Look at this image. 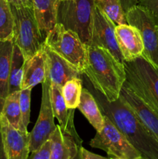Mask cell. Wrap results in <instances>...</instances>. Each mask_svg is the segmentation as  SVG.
I'll use <instances>...</instances> for the list:
<instances>
[{
    "label": "cell",
    "instance_id": "1",
    "mask_svg": "<svg viewBox=\"0 0 158 159\" xmlns=\"http://www.w3.org/2000/svg\"><path fill=\"white\" fill-rule=\"evenodd\" d=\"M82 84L88 89L95 99L101 112L107 116L115 126L125 135L129 142L147 159H158V141L144 127L134 112L119 97L109 102L84 74H81Z\"/></svg>",
    "mask_w": 158,
    "mask_h": 159
},
{
    "label": "cell",
    "instance_id": "2",
    "mask_svg": "<svg viewBox=\"0 0 158 159\" xmlns=\"http://www.w3.org/2000/svg\"><path fill=\"white\" fill-rule=\"evenodd\" d=\"M88 65L82 74L109 102L118 99L126 79L123 63L102 48L87 45Z\"/></svg>",
    "mask_w": 158,
    "mask_h": 159
},
{
    "label": "cell",
    "instance_id": "3",
    "mask_svg": "<svg viewBox=\"0 0 158 159\" xmlns=\"http://www.w3.org/2000/svg\"><path fill=\"white\" fill-rule=\"evenodd\" d=\"M123 65L130 88L158 115V68L142 56Z\"/></svg>",
    "mask_w": 158,
    "mask_h": 159
},
{
    "label": "cell",
    "instance_id": "4",
    "mask_svg": "<svg viewBox=\"0 0 158 159\" xmlns=\"http://www.w3.org/2000/svg\"><path fill=\"white\" fill-rule=\"evenodd\" d=\"M14 16L13 43L28 60L43 47L45 38L36 19L33 6L10 5Z\"/></svg>",
    "mask_w": 158,
    "mask_h": 159
},
{
    "label": "cell",
    "instance_id": "5",
    "mask_svg": "<svg viewBox=\"0 0 158 159\" xmlns=\"http://www.w3.org/2000/svg\"><path fill=\"white\" fill-rule=\"evenodd\" d=\"M44 44L81 74L84 72L88 65V48L75 32L57 23L48 34Z\"/></svg>",
    "mask_w": 158,
    "mask_h": 159
},
{
    "label": "cell",
    "instance_id": "6",
    "mask_svg": "<svg viewBox=\"0 0 158 159\" xmlns=\"http://www.w3.org/2000/svg\"><path fill=\"white\" fill-rule=\"evenodd\" d=\"M94 7V0H62L57 23L75 32L84 43L90 45Z\"/></svg>",
    "mask_w": 158,
    "mask_h": 159
},
{
    "label": "cell",
    "instance_id": "7",
    "mask_svg": "<svg viewBox=\"0 0 158 159\" xmlns=\"http://www.w3.org/2000/svg\"><path fill=\"white\" fill-rule=\"evenodd\" d=\"M127 23L137 28L143 43L142 57L158 68V20L139 5L125 13Z\"/></svg>",
    "mask_w": 158,
    "mask_h": 159
},
{
    "label": "cell",
    "instance_id": "8",
    "mask_svg": "<svg viewBox=\"0 0 158 159\" xmlns=\"http://www.w3.org/2000/svg\"><path fill=\"white\" fill-rule=\"evenodd\" d=\"M89 144L94 148L103 150L112 158L136 159L140 156L125 135L105 116H104L103 128L101 131L96 132Z\"/></svg>",
    "mask_w": 158,
    "mask_h": 159
},
{
    "label": "cell",
    "instance_id": "9",
    "mask_svg": "<svg viewBox=\"0 0 158 159\" xmlns=\"http://www.w3.org/2000/svg\"><path fill=\"white\" fill-rule=\"evenodd\" d=\"M50 79L46 75L42 83V99L40 114L32 131L29 133V153L36 152L44 143L50 139L51 135L56 130L50 100Z\"/></svg>",
    "mask_w": 158,
    "mask_h": 159
},
{
    "label": "cell",
    "instance_id": "10",
    "mask_svg": "<svg viewBox=\"0 0 158 159\" xmlns=\"http://www.w3.org/2000/svg\"><path fill=\"white\" fill-rule=\"evenodd\" d=\"M115 30L116 25L114 23L95 6L93 15L90 45L107 50L116 60L123 63L124 59L116 41Z\"/></svg>",
    "mask_w": 158,
    "mask_h": 159
},
{
    "label": "cell",
    "instance_id": "11",
    "mask_svg": "<svg viewBox=\"0 0 158 159\" xmlns=\"http://www.w3.org/2000/svg\"><path fill=\"white\" fill-rule=\"evenodd\" d=\"M0 133L7 159H28L29 156V132L11 126L2 115Z\"/></svg>",
    "mask_w": 158,
    "mask_h": 159
},
{
    "label": "cell",
    "instance_id": "12",
    "mask_svg": "<svg viewBox=\"0 0 158 159\" xmlns=\"http://www.w3.org/2000/svg\"><path fill=\"white\" fill-rule=\"evenodd\" d=\"M119 97L158 141V115L132 90L126 81L122 85Z\"/></svg>",
    "mask_w": 158,
    "mask_h": 159
},
{
    "label": "cell",
    "instance_id": "13",
    "mask_svg": "<svg viewBox=\"0 0 158 159\" xmlns=\"http://www.w3.org/2000/svg\"><path fill=\"white\" fill-rule=\"evenodd\" d=\"M116 38L122 57L125 61H131L142 56L143 43L139 31L132 25L116 26Z\"/></svg>",
    "mask_w": 158,
    "mask_h": 159
},
{
    "label": "cell",
    "instance_id": "14",
    "mask_svg": "<svg viewBox=\"0 0 158 159\" xmlns=\"http://www.w3.org/2000/svg\"><path fill=\"white\" fill-rule=\"evenodd\" d=\"M43 48L46 53V75L50 79L51 84L62 88L68 81L80 77L81 73L72 65L49 49L45 44Z\"/></svg>",
    "mask_w": 158,
    "mask_h": 159
},
{
    "label": "cell",
    "instance_id": "15",
    "mask_svg": "<svg viewBox=\"0 0 158 159\" xmlns=\"http://www.w3.org/2000/svg\"><path fill=\"white\" fill-rule=\"evenodd\" d=\"M51 148L50 159H72L82 146L81 138H76L71 134L64 132L57 125L50 137Z\"/></svg>",
    "mask_w": 158,
    "mask_h": 159
},
{
    "label": "cell",
    "instance_id": "16",
    "mask_svg": "<svg viewBox=\"0 0 158 159\" xmlns=\"http://www.w3.org/2000/svg\"><path fill=\"white\" fill-rule=\"evenodd\" d=\"M50 100L54 116L58 121L60 129L76 138H80L74 127V110H69L67 107L62 95L61 87L50 84Z\"/></svg>",
    "mask_w": 158,
    "mask_h": 159
},
{
    "label": "cell",
    "instance_id": "17",
    "mask_svg": "<svg viewBox=\"0 0 158 159\" xmlns=\"http://www.w3.org/2000/svg\"><path fill=\"white\" fill-rule=\"evenodd\" d=\"M46 53L43 47L32 57L25 61L21 89H33L38 84L43 83L46 78Z\"/></svg>",
    "mask_w": 158,
    "mask_h": 159
},
{
    "label": "cell",
    "instance_id": "18",
    "mask_svg": "<svg viewBox=\"0 0 158 159\" xmlns=\"http://www.w3.org/2000/svg\"><path fill=\"white\" fill-rule=\"evenodd\" d=\"M62 0H32L34 13L45 40L57 24V10Z\"/></svg>",
    "mask_w": 158,
    "mask_h": 159
},
{
    "label": "cell",
    "instance_id": "19",
    "mask_svg": "<svg viewBox=\"0 0 158 159\" xmlns=\"http://www.w3.org/2000/svg\"><path fill=\"white\" fill-rule=\"evenodd\" d=\"M77 109L81 112L88 122L96 130V132L102 130L104 127V115L93 95L89 90L83 86L80 102Z\"/></svg>",
    "mask_w": 158,
    "mask_h": 159
},
{
    "label": "cell",
    "instance_id": "20",
    "mask_svg": "<svg viewBox=\"0 0 158 159\" xmlns=\"http://www.w3.org/2000/svg\"><path fill=\"white\" fill-rule=\"evenodd\" d=\"M13 44V40L0 41V96L4 99L9 95V78Z\"/></svg>",
    "mask_w": 158,
    "mask_h": 159
},
{
    "label": "cell",
    "instance_id": "21",
    "mask_svg": "<svg viewBox=\"0 0 158 159\" xmlns=\"http://www.w3.org/2000/svg\"><path fill=\"white\" fill-rule=\"evenodd\" d=\"M20 91L9 93L5 99V104L2 110V116L7 120L9 124L15 129L27 131V129L22 124L21 111L20 105Z\"/></svg>",
    "mask_w": 158,
    "mask_h": 159
},
{
    "label": "cell",
    "instance_id": "22",
    "mask_svg": "<svg viewBox=\"0 0 158 159\" xmlns=\"http://www.w3.org/2000/svg\"><path fill=\"white\" fill-rule=\"evenodd\" d=\"M25 61L26 59L22 51L16 44L14 43L9 78V94L21 90V82Z\"/></svg>",
    "mask_w": 158,
    "mask_h": 159
},
{
    "label": "cell",
    "instance_id": "23",
    "mask_svg": "<svg viewBox=\"0 0 158 159\" xmlns=\"http://www.w3.org/2000/svg\"><path fill=\"white\" fill-rule=\"evenodd\" d=\"M94 5L103 12L116 26L126 24V17L119 0H94Z\"/></svg>",
    "mask_w": 158,
    "mask_h": 159
},
{
    "label": "cell",
    "instance_id": "24",
    "mask_svg": "<svg viewBox=\"0 0 158 159\" xmlns=\"http://www.w3.org/2000/svg\"><path fill=\"white\" fill-rule=\"evenodd\" d=\"M14 16L10 4L0 0V41L13 40Z\"/></svg>",
    "mask_w": 158,
    "mask_h": 159
},
{
    "label": "cell",
    "instance_id": "25",
    "mask_svg": "<svg viewBox=\"0 0 158 159\" xmlns=\"http://www.w3.org/2000/svg\"><path fill=\"white\" fill-rule=\"evenodd\" d=\"M83 84L81 77H76L68 81L62 86L61 92L65 104L69 110H75L80 102Z\"/></svg>",
    "mask_w": 158,
    "mask_h": 159
},
{
    "label": "cell",
    "instance_id": "26",
    "mask_svg": "<svg viewBox=\"0 0 158 159\" xmlns=\"http://www.w3.org/2000/svg\"><path fill=\"white\" fill-rule=\"evenodd\" d=\"M31 92L32 89H23L20 90V105L21 111L22 124L25 128L27 129L28 125L30 123V103Z\"/></svg>",
    "mask_w": 158,
    "mask_h": 159
},
{
    "label": "cell",
    "instance_id": "27",
    "mask_svg": "<svg viewBox=\"0 0 158 159\" xmlns=\"http://www.w3.org/2000/svg\"><path fill=\"white\" fill-rule=\"evenodd\" d=\"M51 141L48 140L46 143L41 146L40 149L30 153V156L28 159H50V158Z\"/></svg>",
    "mask_w": 158,
    "mask_h": 159
},
{
    "label": "cell",
    "instance_id": "28",
    "mask_svg": "<svg viewBox=\"0 0 158 159\" xmlns=\"http://www.w3.org/2000/svg\"><path fill=\"white\" fill-rule=\"evenodd\" d=\"M138 5L147 9L158 20V0H139Z\"/></svg>",
    "mask_w": 158,
    "mask_h": 159
},
{
    "label": "cell",
    "instance_id": "29",
    "mask_svg": "<svg viewBox=\"0 0 158 159\" xmlns=\"http://www.w3.org/2000/svg\"><path fill=\"white\" fill-rule=\"evenodd\" d=\"M80 153L82 159H109L105 158H104V157L101 156V155L92 153V152H89L88 150L85 149V148H83L82 146L80 148Z\"/></svg>",
    "mask_w": 158,
    "mask_h": 159
},
{
    "label": "cell",
    "instance_id": "30",
    "mask_svg": "<svg viewBox=\"0 0 158 159\" xmlns=\"http://www.w3.org/2000/svg\"><path fill=\"white\" fill-rule=\"evenodd\" d=\"M119 1L125 13H126L133 6L138 5V2H139V0H119Z\"/></svg>",
    "mask_w": 158,
    "mask_h": 159
},
{
    "label": "cell",
    "instance_id": "31",
    "mask_svg": "<svg viewBox=\"0 0 158 159\" xmlns=\"http://www.w3.org/2000/svg\"><path fill=\"white\" fill-rule=\"evenodd\" d=\"M15 6H33L32 0H6Z\"/></svg>",
    "mask_w": 158,
    "mask_h": 159
},
{
    "label": "cell",
    "instance_id": "32",
    "mask_svg": "<svg viewBox=\"0 0 158 159\" xmlns=\"http://www.w3.org/2000/svg\"><path fill=\"white\" fill-rule=\"evenodd\" d=\"M0 159H7L6 152H5L4 147H3L2 141L1 133H0Z\"/></svg>",
    "mask_w": 158,
    "mask_h": 159
},
{
    "label": "cell",
    "instance_id": "33",
    "mask_svg": "<svg viewBox=\"0 0 158 159\" xmlns=\"http://www.w3.org/2000/svg\"><path fill=\"white\" fill-rule=\"evenodd\" d=\"M4 104H5V99L0 96V119H1L2 114V110H3V107H4Z\"/></svg>",
    "mask_w": 158,
    "mask_h": 159
},
{
    "label": "cell",
    "instance_id": "34",
    "mask_svg": "<svg viewBox=\"0 0 158 159\" xmlns=\"http://www.w3.org/2000/svg\"><path fill=\"white\" fill-rule=\"evenodd\" d=\"M72 159H82V158H81V153H80V148H79L78 152H77V155H76L75 156H74V158H73Z\"/></svg>",
    "mask_w": 158,
    "mask_h": 159
},
{
    "label": "cell",
    "instance_id": "35",
    "mask_svg": "<svg viewBox=\"0 0 158 159\" xmlns=\"http://www.w3.org/2000/svg\"><path fill=\"white\" fill-rule=\"evenodd\" d=\"M136 159H147V158H143V157H142V156H139V157H138V158H136Z\"/></svg>",
    "mask_w": 158,
    "mask_h": 159
},
{
    "label": "cell",
    "instance_id": "36",
    "mask_svg": "<svg viewBox=\"0 0 158 159\" xmlns=\"http://www.w3.org/2000/svg\"><path fill=\"white\" fill-rule=\"evenodd\" d=\"M109 159H122V158H109Z\"/></svg>",
    "mask_w": 158,
    "mask_h": 159
}]
</instances>
